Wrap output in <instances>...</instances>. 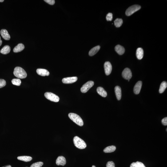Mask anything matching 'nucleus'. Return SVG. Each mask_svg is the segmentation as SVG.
I'll list each match as a JSON object with an SVG mask.
<instances>
[{"label": "nucleus", "mask_w": 167, "mask_h": 167, "mask_svg": "<svg viewBox=\"0 0 167 167\" xmlns=\"http://www.w3.org/2000/svg\"><path fill=\"white\" fill-rule=\"evenodd\" d=\"M13 74L15 77L20 79L25 78L27 76L26 72L20 67H17L15 68Z\"/></svg>", "instance_id": "obj_1"}, {"label": "nucleus", "mask_w": 167, "mask_h": 167, "mask_svg": "<svg viewBox=\"0 0 167 167\" xmlns=\"http://www.w3.org/2000/svg\"><path fill=\"white\" fill-rule=\"evenodd\" d=\"M115 49L116 51L119 54L122 55L125 52V49L124 47L118 45L116 46L115 47Z\"/></svg>", "instance_id": "obj_15"}, {"label": "nucleus", "mask_w": 167, "mask_h": 167, "mask_svg": "<svg viewBox=\"0 0 167 167\" xmlns=\"http://www.w3.org/2000/svg\"><path fill=\"white\" fill-rule=\"evenodd\" d=\"M167 87V83L166 82L164 81H163L160 85L159 89V92L160 93H163L165 89H166Z\"/></svg>", "instance_id": "obj_23"}, {"label": "nucleus", "mask_w": 167, "mask_h": 167, "mask_svg": "<svg viewBox=\"0 0 167 167\" xmlns=\"http://www.w3.org/2000/svg\"><path fill=\"white\" fill-rule=\"evenodd\" d=\"M141 9V6L139 5H133L128 8L127 9L126 11V14L127 16H129L139 10Z\"/></svg>", "instance_id": "obj_4"}, {"label": "nucleus", "mask_w": 167, "mask_h": 167, "mask_svg": "<svg viewBox=\"0 0 167 167\" xmlns=\"http://www.w3.org/2000/svg\"><path fill=\"white\" fill-rule=\"evenodd\" d=\"M94 85V82L93 81H89L83 85L81 88V90L82 93H86L89 89H90Z\"/></svg>", "instance_id": "obj_6"}, {"label": "nucleus", "mask_w": 167, "mask_h": 167, "mask_svg": "<svg viewBox=\"0 0 167 167\" xmlns=\"http://www.w3.org/2000/svg\"><path fill=\"white\" fill-rule=\"evenodd\" d=\"M116 147L115 146L112 145L106 147L104 149V152L105 153H110L115 151L116 150Z\"/></svg>", "instance_id": "obj_22"}, {"label": "nucleus", "mask_w": 167, "mask_h": 167, "mask_svg": "<svg viewBox=\"0 0 167 167\" xmlns=\"http://www.w3.org/2000/svg\"><path fill=\"white\" fill-rule=\"evenodd\" d=\"M100 48V46H97L93 48L89 51V55L93 56L94 55L99 51Z\"/></svg>", "instance_id": "obj_19"}, {"label": "nucleus", "mask_w": 167, "mask_h": 167, "mask_svg": "<svg viewBox=\"0 0 167 167\" xmlns=\"http://www.w3.org/2000/svg\"><path fill=\"white\" fill-rule=\"evenodd\" d=\"M1 34L3 38L6 40H9L10 39V36L7 30L5 29H2L1 31Z\"/></svg>", "instance_id": "obj_12"}, {"label": "nucleus", "mask_w": 167, "mask_h": 167, "mask_svg": "<svg viewBox=\"0 0 167 167\" xmlns=\"http://www.w3.org/2000/svg\"><path fill=\"white\" fill-rule=\"evenodd\" d=\"M104 68L105 74L107 76L109 75L111 73L112 70L111 64L109 61L105 62L104 64Z\"/></svg>", "instance_id": "obj_8"}, {"label": "nucleus", "mask_w": 167, "mask_h": 167, "mask_svg": "<svg viewBox=\"0 0 167 167\" xmlns=\"http://www.w3.org/2000/svg\"><path fill=\"white\" fill-rule=\"evenodd\" d=\"M11 50L10 46L8 45H6L1 50V53L4 54H8Z\"/></svg>", "instance_id": "obj_20"}, {"label": "nucleus", "mask_w": 167, "mask_h": 167, "mask_svg": "<svg viewBox=\"0 0 167 167\" xmlns=\"http://www.w3.org/2000/svg\"><path fill=\"white\" fill-rule=\"evenodd\" d=\"M162 124L163 125L165 126L167 125V117L164 118L161 121Z\"/></svg>", "instance_id": "obj_32"}, {"label": "nucleus", "mask_w": 167, "mask_h": 167, "mask_svg": "<svg viewBox=\"0 0 167 167\" xmlns=\"http://www.w3.org/2000/svg\"><path fill=\"white\" fill-rule=\"evenodd\" d=\"M44 96L47 99L53 102H58L60 100L59 97L58 96L50 92H46Z\"/></svg>", "instance_id": "obj_5"}, {"label": "nucleus", "mask_w": 167, "mask_h": 167, "mask_svg": "<svg viewBox=\"0 0 167 167\" xmlns=\"http://www.w3.org/2000/svg\"><path fill=\"white\" fill-rule=\"evenodd\" d=\"M106 167H115V164L113 161H109L107 163Z\"/></svg>", "instance_id": "obj_30"}, {"label": "nucleus", "mask_w": 167, "mask_h": 167, "mask_svg": "<svg viewBox=\"0 0 167 167\" xmlns=\"http://www.w3.org/2000/svg\"><path fill=\"white\" fill-rule=\"evenodd\" d=\"M4 1V0H0V2H3Z\"/></svg>", "instance_id": "obj_35"}, {"label": "nucleus", "mask_w": 167, "mask_h": 167, "mask_svg": "<svg viewBox=\"0 0 167 167\" xmlns=\"http://www.w3.org/2000/svg\"><path fill=\"white\" fill-rule=\"evenodd\" d=\"M136 56L138 59H142L144 56V50L142 48H138L137 49L136 51Z\"/></svg>", "instance_id": "obj_16"}, {"label": "nucleus", "mask_w": 167, "mask_h": 167, "mask_svg": "<svg viewBox=\"0 0 167 167\" xmlns=\"http://www.w3.org/2000/svg\"><path fill=\"white\" fill-rule=\"evenodd\" d=\"M113 19V14L112 13H109L107 15L106 19L108 21H111Z\"/></svg>", "instance_id": "obj_28"}, {"label": "nucleus", "mask_w": 167, "mask_h": 167, "mask_svg": "<svg viewBox=\"0 0 167 167\" xmlns=\"http://www.w3.org/2000/svg\"><path fill=\"white\" fill-rule=\"evenodd\" d=\"M45 2L49 4V5H54L55 1L54 0H45Z\"/></svg>", "instance_id": "obj_31"}, {"label": "nucleus", "mask_w": 167, "mask_h": 167, "mask_svg": "<svg viewBox=\"0 0 167 167\" xmlns=\"http://www.w3.org/2000/svg\"><path fill=\"white\" fill-rule=\"evenodd\" d=\"M43 165V163L41 161L34 163L31 165L30 167H41Z\"/></svg>", "instance_id": "obj_27"}, {"label": "nucleus", "mask_w": 167, "mask_h": 167, "mask_svg": "<svg viewBox=\"0 0 167 167\" xmlns=\"http://www.w3.org/2000/svg\"><path fill=\"white\" fill-rule=\"evenodd\" d=\"M24 48V45L22 43H19L14 47L13 51L15 53L19 52L22 51Z\"/></svg>", "instance_id": "obj_17"}, {"label": "nucleus", "mask_w": 167, "mask_h": 167, "mask_svg": "<svg viewBox=\"0 0 167 167\" xmlns=\"http://www.w3.org/2000/svg\"><path fill=\"white\" fill-rule=\"evenodd\" d=\"M69 117L71 120L77 125L80 126H82L83 125V121L78 115L74 113H70L69 114Z\"/></svg>", "instance_id": "obj_2"}, {"label": "nucleus", "mask_w": 167, "mask_h": 167, "mask_svg": "<svg viewBox=\"0 0 167 167\" xmlns=\"http://www.w3.org/2000/svg\"><path fill=\"white\" fill-rule=\"evenodd\" d=\"M66 159L63 156H59L56 160V164L58 165L64 166L66 164Z\"/></svg>", "instance_id": "obj_10"}, {"label": "nucleus", "mask_w": 167, "mask_h": 167, "mask_svg": "<svg viewBox=\"0 0 167 167\" xmlns=\"http://www.w3.org/2000/svg\"><path fill=\"white\" fill-rule=\"evenodd\" d=\"M115 92L118 100L121 99L122 96L121 89L120 86H117L115 88Z\"/></svg>", "instance_id": "obj_14"}, {"label": "nucleus", "mask_w": 167, "mask_h": 167, "mask_svg": "<svg viewBox=\"0 0 167 167\" xmlns=\"http://www.w3.org/2000/svg\"><path fill=\"white\" fill-rule=\"evenodd\" d=\"M130 167H145V166L142 162L137 161L136 162L132 163Z\"/></svg>", "instance_id": "obj_24"}, {"label": "nucleus", "mask_w": 167, "mask_h": 167, "mask_svg": "<svg viewBox=\"0 0 167 167\" xmlns=\"http://www.w3.org/2000/svg\"><path fill=\"white\" fill-rule=\"evenodd\" d=\"M122 75L123 78L125 79H130L132 77V73L130 69L129 68H125L122 72Z\"/></svg>", "instance_id": "obj_7"}, {"label": "nucleus", "mask_w": 167, "mask_h": 167, "mask_svg": "<svg viewBox=\"0 0 167 167\" xmlns=\"http://www.w3.org/2000/svg\"><path fill=\"white\" fill-rule=\"evenodd\" d=\"M97 91L98 94L102 97H105L107 96V93L106 92L103 88L101 87L97 88Z\"/></svg>", "instance_id": "obj_18"}, {"label": "nucleus", "mask_w": 167, "mask_h": 167, "mask_svg": "<svg viewBox=\"0 0 167 167\" xmlns=\"http://www.w3.org/2000/svg\"><path fill=\"white\" fill-rule=\"evenodd\" d=\"M142 82L141 81H138L134 88V92L135 94H138L140 93L142 86Z\"/></svg>", "instance_id": "obj_11"}, {"label": "nucleus", "mask_w": 167, "mask_h": 167, "mask_svg": "<svg viewBox=\"0 0 167 167\" xmlns=\"http://www.w3.org/2000/svg\"><path fill=\"white\" fill-rule=\"evenodd\" d=\"M2 41L1 39V37L0 36V46L2 44Z\"/></svg>", "instance_id": "obj_33"}, {"label": "nucleus", "mask_w": 167, "mask_h": 167, "mask_svg": "<svg viewBox=\"0 0 167 167\" xmlns=\"http://www.w3.org/2000/svg\"><path fill=\"white\" fill-rule=\"evenodd\" d=\"M12 82L13 85L19 86L21 85V82L19 79H14L12 80Z\"/></svg>", "instance_id": "obj_26"}, {"label": "nucleus", "mask_w": 167, "mask_h": 167, "mask_svg": "<svg viewBox=\"0 0 167 167\" xmlns=\"http://www.w3.org/2000/svg\"><path fill=\"white\" fill-rule=\"evenodd\" d=\"M73 142L76 147L80 149H83L87 146L86 143L80 137L76 136L73 138Z\"/></svg>", "instance_id": "obj_3"}, {"label": "nucleus", "mask_w": 167, "mask_h": 167, "mask_svg": "<svg viewBox=\"0 0 167 167\" xmlns=\"http://www.w3.org/2000/svg\"><path fill=\"white\" fill-rule=\"evenodd\" d=\"M2 167H12V166L11 165H6V166H4Z\"/></svg>", "instance_id": "obj_34"}, {"label": "nucleus", "mask_w": 167, "mask_h": 167, "mask_svg": "<svg viewBox=\"0 0 167 167\" xmlns=\"http://www.w3.org/2000/svg\"><path fill=\"white\" fill-rule=\"evenodd\" d=\"M77 77H72L64 78L62 80L63 83L69 84L73 83L77 81Z\"/></svg>", "instance_id": "obj_9"}, {"label": "nucleus", "mask_w": 167, "mask_h": 167, "mask_svg": "<svg viewBox=\"0 0 167 167\" xmlns=\"http://www.w3.org/2000/svg\"><path fill=\"white\" fill-rule=\"evenodd\" d=\"M92 167H96L95 165H93L92 166Z\"/></svg>", "instance_id": "obj_36"}, {"label": "nucleus", "mask_w": 167, "mask_h": 167, "mask_svg": "<svg viewBox=\"0 0 167 167\" xmlns=\"http://www.w3.org/2000/svg\"><path fill=\"white\" fill-rule=\"evenodd\" d=\"M123 23V21L121 19L117 18L114 21V24L117 27H121Z\"/></svg>", "instance_id": "obj_25"}, {"label": "nucleus", "mask_w": 167, "mask_h": 167, "mask_svg": "<svg viewBox=\"0 0 167 167\" xmlns=\"http://www.w3.org/2000/svg\"><path fill=\"white\" fill-rule=\"evenodd\" d=\"M36 72L39 75L42 76H48L50 73L46 69H37Z\"/></svg>", "instance_id": "obj_13"}, {"label": "nucleus", "mask_w": 167, "mask_h": 167, "mask_svg": "<svg viewBox=\"0 0 167 167\" xmlns=\"http://www.w3.org/2000/svg\"><path fill=\"white\" fill-rule=\"evenodd\" d=\"M6 85V81L5 80L0 79V88L4 87Z\"/></svg>", "instance_id": "obj_29"}, {"label": "nucleus", "mask_w": 167, "mask_h": 167, "mask_svg": "<svg viewBox=\"0 0 167 167\" xmlns=\"http://www.w3.org/2000/svg\"><path fill=\"white\" fill-rule=\"evenodd\" d=\"M17 159L19 160L25 161V162H28L32 159V158L31 157L29 156H19L17 157Z\"/></svg>", "instance_id": "obj_21"}]
</instances>
